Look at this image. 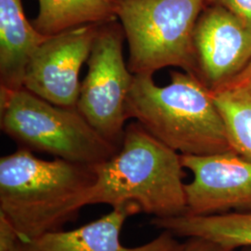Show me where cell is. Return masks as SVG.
Returning <instances> with one entry per match:
<instances>
[{
	"label": "cell",
	"mask_w": 251,
	"mask_h": 251,
	"mask_svg": "<svg viewBox=\"0 0 251 251\" xmlns=\"http://www.w3.org/2000/svg\"><path fill=\"white\" fill-rule=\"evenodd\" d=\"M234 152L251 162V90L225 87L213 92Z\"/></svg>",
	"instance_id": "5bb4252c"
},
{
	"label": "cell",
	"mask_w": 251,
	"mask_h": 251,
	"mask_svg": "<svg viewBox=\"0 0 251 251\" xmlns=\"http://www.w3.org/2000/svg\"><path fill=\"white\" fill-rule=\"evenodd\" d=\"M141 213L133 205L118 206L96 221L71 231L45 233L28 242H21L25 251H172L178 245L175 235L163 231L143 246L127 248L120 242V233L129 216Z\"/></svg>",
	"instance_id": "30bf717a"
},
{
	"label": "cell",
	"mask_w": 251,
	"mask_h": 251,
	"mask_svg": "<svg viewBox=\"0 0 251 251\" xmlns=\"http://www.w3.org/2000/svg\"><path fill=\"white\" fill-rule=\"evenodd\" d=\"M151 225L175 236L202 237L225 247H251V212L152 218Z\"/></svg>",
	"instance_id": "7c38bea8"
},
{
	"label": "cell",
	"mask_w": 251,
	"mask_h": 251,
	"mask_svg": "<svg viewBox=\"0 0 251 251\" xmlns=\"http://www.w3.org/2000/svg\"><path fill=\"white\" fill-rule=\"evenodd\" d=\"M206 5H217L232 12L251 28V0H206Z\"/></svg>",
	"instance_id": "9a60e30c"
},
{
	"label": "cell",
	"mask_w": 251,
	"mask_h": 251,
	"mask_svg": "<svg viewBox=\"0 0 251 251\" xmlns=\"http://www.w3.org/2000/svg\"><path fill=\"white\" fill-rule=\"evenodd\" d=\"M100 25L74 27L48 36L28 63L24 89L55 105L76 107L81 66L90 57Z\"/></svg>",
	"instance_id": "52a82bcc"
},
{
	"label": "cell",
	"mask_w": 251,
	"mask_h": 251,
	"mask_svg": "<svg viewBox=\"0 0 251 251\" xmlns=\"http://www.w3.org/2000/svg\"><path fill=\"white\" fill-rule=\"evenodd\" d=\"M240 251H251V247H245Z\"/></svg>",
	"instance_id": "ffe728a7"
},
{
	"label": "cell",
	"mask_w": 251,
	"mask_h": 251,
	"mask_svg": "<svg viewBox=\"0 0 251 251\" xmlns=\"http://www.w3.org/2000/svg\"><path fill=\"white\" fill-rule=\"evenodd\" d=\"M172 251H235L233 248L225 247L202 237H188L183 243H178Z\"/></svg>",
	"instance_id": "2e32d148"
},
{
	"label": "cell",
	"mask_w": 251,
	"mask_h": 251,
	"mask_svg": "<svg viewBox=\"0 0 251 251\" xmlns=\"http://www.w3.org/2000/svg\"><path fill=\"white\" fill-rule=\"evenodd\" d=\"M21 242L14 226L0 213V251H10Z\"/></svg>",
	"instance_id": "e0dca14e"
},
{
	"label": "cell",
	"mask_w": 251,
	"mask_h": 251,
	"mask_svg": "<svg viewBox=\"0 0 251 251\" xmlns=\"http://www.w3.org/2000/svg\"><path fill=\"white\" fill-rule=\"evenodd\" d=\"M48 36L27 20L22 0H0V90H21L28 63Z\"/></svg>",
	"instance_id": "8fae6325"
},
{
	"label": "cell",
	"mask_w": 251,
	"mask_h": 251,
	"mask_svg": "<svg viewBox=\"0 0 251 251\" xmlns=\"http://www.w3.org/2000/svg\"><path fill=\"white\" fill-rule=\"evenodd\" d=\"M206 0H117L133 75L175 66L194 74L193 34Z\"/></svg>",
	"instance_id": "5b68a950"
},
{
	"label": "cell",
	"mask_w": 251,
	"mask_h": 251,
	"mask_svg": "<svg viewBox=\"0 0 251 251\" xmlns=\"http://www.w3.org/2000/svg\"><path fill=\"white\" fill-rule=\"evenodd\" d=\"M165 87L151 75H134L126 113L180 154L233 152L213 93L191 73L172 72Z\"/></svg>",
	"instance_id": "3957f363"
},
{
	"label": "cell",
	"mask_w": 251,
	"mask_h": 251,
	"mask_svg": "<svg viewBox=\"0 0 251 251\" xmlns=\"http://www.w3.org/2000/svg\"><path fill=\"white\" fill-rule=\"evenodd\" d=\"M194 75L212 93L230 84L251 62V28L229 10L206 5L193 34Z\"/></svg>",
	"instance_id": "ba28073f"
},
{
	"label": "cell",
	"mask_w": 251,
	"mask_h": 251,
	"mask_svg": "<svg viewBox=\"0 0 251 251\" xmlns=\"http://www.w3.org/2000/svg\"><path fill=\"white\" fill-rule=\"evenodd\" d=\"M125 34L116 20L100 25L87 61L75 109L100 136L121 147L128 119L126 103L134 75L123 55Z\"/></svg>",
	"instance_id": "8992f818"
},
{
	"label": "cell",
	"mask_w": 251,
	"mask_h": 251,
	"mask_svg": "<svg viewBox=\"0 0 251 251\" xmlns=\"http://www.w3.org/2000/svg\"><path fill=\"white\" fill-rule=\"evenodd\" d=\"M194 174L184 185L187 215L206 216L229 210L251 212V162L236 152L211 155L180 154Z\"/></svg>",
	"instance_id": "9c48e42d"
},
{
	"label": "cell",
	"mask_w": 251,
	"mask_h": 251,
	"mask_svg": "<svg viewBox=\"0 0 251 251\" xmlns=\"http://www.w3.org/2000/svg\"><path fill=\"white\" fill-rule=\"evenodd\" d=\"M226 87H242L251 90V62L246 69Z\"/></svg>",
	"instance_id": "ac0fdd59"
},
{
	"label": "cell",
	"mask_w": 251,
	"mask_h": 251,
	"mask_svg": "<svg viewBox=\"0 0 251 251\" xmlns=\"http://www.w3.org/2000/svg\"><path fill=\"white\" fill-rule=\"evenodd\" d=\"M10 251H24V249H23V247H22V244L21 242L19 243L18 245L14 248V249H12Z\"/></svg>",
	"instance_id": "d6986e66"
},
{
	"label": "cell",
	"mask_w": 251,
	"mask_h": 251,
	"mask_svg": "<svg viewBox=\"0 0 251 251\" xmlns=\"http://www.w3.org/2000/svg\"><path fill=\"white\" fill-rule=\"evenodd\" d=\"M1 130L31 152L96 166L118 151L75 108L55 105L25 89L0 91Z\"/></svg>",
	"instance_id": "277c9868"
},
{
	"label": "cell",
	"mask_w": 251,
	"mask_h": 251,
	"mask_svg": "<svg viewBox=\"0 0 251 251\" xmlns=\"http://www.w3.org/2000/svg\"><path fill=\"white\" fill-rule=\"evenodd\" d=\"M180 153L163 144L138 122L126 126L121 147L95 166L96 182L88 206L113 208L133 205L153 218L184 215L186 195Z\"/></svg>",
	"instance_id": "7a4b0ae2"
},
{
	"label": "cell",
	"mask_w": 251,
	"mask_h": 251,
	"mask_svg": "<svg viewBox=\"0 0 251 251\" xmlns=\"http://www.w3.org/2000/svg\"><path fill=\"white\" fill-rule=\"evenodd\" d=\"M33 22L44 36H54L74 27L117 20V0H38Z\"/></svg>",
	"instance_id": "4fadbf2b"
},
{
	"label": "cell",
	"mask_w": 251,
	"mask_h": 251,
	"mask_svg": "<svg viewBox=\"0 0 251 251\" xmlns=\"http://www.w3.org/2000/svg\"><path fill=\"white\" fill-rule=\"evenodd\" d=\"M96 179L95 166L59 157L44 160L19 148L0 158V213L21 242L61 231L88 206Z\"/></svg>",
	"instance_id": "6da1fadb"
}]
</instances>
